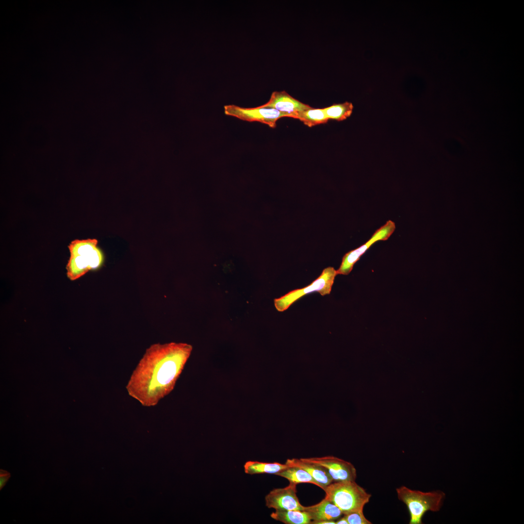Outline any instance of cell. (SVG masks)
<instances>
[{"mask_svg": "<svg viewBox=\"0 0 524 524\" xmlns=\"http://www.w3.org/2000/svg\"><path fill=\"white\" fill-rule=\"evenodd\" d=\"M312 524H336V521L332 520H324L314 522Z\"/></svg>", "mask_w": 524, "mask_h": 524, "instance_id": "20", "label": "cell"}, {"mask_svg": "<svg viewBox=\"0 0 524 524\" xmlns=\"http://www.w3.org/2000/svg\"><path fill=\"white\" fill-rule=\"evenodd\" d=\"M285 464L289 466L300 467L307 471L319 484L323 490L333 481L328 470L321 465L295 458L287 459Z\"/></svg>", "mask_w": 524, "mask_h": 524, "instance_id": "12", "label": "cell"}, {"mask_svg": "<svg viewBox=\"0 0 524 524\" xmlns=\"http://www.w3.org/2000/svg\"><path fill=\"white\" fill-rule=\"evenodd\" d=\"M348 524H371L364 516L363 511H355L344 515Z\"/></svg>", "mask_w": 524, "mask_h": 524, "instance_id": "18", "label": "cell"}, {"mask_svg": "<svg viewBox=\"0 0 524 524\" xmlns=\"http://www.w3.org/2000/svg\"><path fill=\"white\" fill-rule=\"evenodd\" d=\"M399 500L406 504L410 515L409 524H422L425 513L439 511L442 506L445 493L440 490L423 492L403 486L396 489Z\"/></svg>", "mask_w": 524, "mask_h": 524, "instance_id": "4", "label": "cell"}, {"mask_svg": "<svg viewBox=\"0 0 524 524\" xmlns=\"http://www.w3.org/2000/svg\"><path fill=\"white\" fill-rule=\"evenodd\" d=\"M395 229L394 222L390 220L387 221L383 226L376 230L366 243L344 255L340 267L336 270L337 274L348 275L355 263L373 244L378 241L387 240L393 233Z\"/></svg>", "mask_w": 524, "mask_h": 524, "instance_id": "7", "label": "cell"}, {"mask_svg": "<svg viewBox=\"0 0 524 524\" xmlns=\"http://www.w3.org/2000/svg\"><path fill=\"white\" fill-rule=\"evenodd\" d=\"M270 516L286 524H310L311 522L307 512L303 510H276Z\"/></svg>", "mask_w": 524, "mask_h": 524, "instance_id": "13", "label": "cell"}, {"mask_svg": "<svg viewBox=\"0 0 524 524\" xmlns=\"http://www.w3.org/2000/svg\"><path fill=\"white\" fill-rule=\"evenodd\" d=\"M325 498L338 507L344 515L363 511L371 495L355 481H338L326 486Z\"/></svg>", "mask_w": 524, "mask_h": 524, "instance_id": "3", "label": "cell"}, {"mask_svg": "<svg viewBox=\"0 0 524 524\" xmlns=\"http://www.w3.org/2000/svg\"><path fill=\"white\" fill-rule=\"evenodd\" d=\"M296 484L290 482L288 486L282 488L274 489L265 497V505L268 508L275 510H303L296 495Z\"/></svg>", "mask_w": 524, "mask_h": 524, "instance_id": "9", "label": "cell"}, {"mask_svg": "<svg viewBox=\"0 0 524 524\" xmlns=\"http://www.w3.org/2000/svg\"><path fill=\"white\" fill-rule=\"evenodd\" d=\"M289 467L285 463L248 461L244 465V469L245 472L249 475L258 474H272L276 475Z\"/></svg>", "mask_w": 524, "mask_h": 524, "instance_id": "14", "label": "cell"}, {"mask_svg": "<svg viewBox=\"0 0 524 524\" xmlns=\"http://www.w3.org/2000/svg\"><path fill=\"white\" fill-rule=\"evenodd\" d=\"M10 477V474L7 471L0 470V489L1 490L6 484Z\"/></svg>", "mask_w": 524, "mask_h": 524, "instance_id": "19", "label": "cell"}, {"mask_svg": "<svg viewBox=\"0 0 524 524\" xmlns=\"http://www.w3.org/2000/svg\"><path fill=\"white\" fill-rule=\"evenodd\" d=\"M192 349L184 343L150 345L127 384L129 395L144 407L156 406L174 389Z\"/></svg>", "mask_w": 524, "mask_h": 524, "instance_id": "1", "label": "cell"}, {"mask_svg": "<svg viewBox=\"0 0 524 524\" xmlns=\"http://www.w3.org/2000/svg\"><path fill=\"white\" fill-rule=\"evenodd\" d=\"M337 275V271L333 267L325 268L319 277L311 284L292 290L279 298H275L274 300L275 308L278 311H283L300 298L312 292H318L322 296L330 294Z\"/></svg>", "mask_w": 524, "mask_h": 524, "instance_id": "5", "label": "cell"}, {"mask_svg": "<svg viewBox=\"0 0 524 524\" xmlns=\"http://www.w3.org/2000/svg\"><path fill=\"white\" fill-rule=\"evenodd\" d=\"M294 118L300 120L309 127L326 123L328 120L324 109H314L312 107L296 114Z\"/></svg>", "mask_w": 524, "mask_h": 524, "instance_id": "16", "label": "cell"}, {"mask_svg": "<svg viewBox=\"0 0 524 524\" xmlns=\"http://www.w3.org/2000/svg\"><path fill=\"white\" fill-rule=\"evenodd\" d=\"M277 475L288 479L289 482L295 484L299 483H311L321 488L319 484L312 476L304 469L295 466H289L286 469L277 473Z\"/></svg>", "mask_w": 524, "mask_h": 524, "instance_id": "15", "label": "cell"}, {"mask_svg": "<svg viewBox=\"0 0 524 524\" xmlns=\"http://www.w3.org/2000/svg\"><path fill=\"white\" fill-rule=\"evenodd\" d=\"M225 114L241 120L253 122L257 121L274 128L278 119L289 115L276 109L262 107L243 108L235 105H227L224 107Z\"/></svg>", "mask_w": 524, "mask_h": 524, "instance_id": "6", "label": "cell"}, {"mask_svg": "<svg viewBox=\"0 0 524 524\" xmlns=\"http://www.w3.org/2000/svg\"><path fill=\"white\" fill-rule=\"evenodd\" d=\"M97 244L95 239L75 240L71 242L68 246L70 257L66 266L69 279H77L102 264L103 256Z\"/></svg>", "mask_w": 524, "mask_h": 524, "instance_id": "2", "label": "cell"}, {"mask_svg": "<svg viewBox=\"0 0 524 524\" xmlns=\"http://www.w3.org/2000/svg\"><path fill=\"white\" fill-rule=\"evenodd\" d=\"M325 468L333 481H355L357 471L350 462L332 456L300 458Z\"/></svg>", "mask_w": 524, "mask_h": 524, "instance_id": "8", "label": "cell"}, {"mask_svg": "<svg viewBox=\"0 0 524 524\" xmlns=\"http://www.w3.org/2000/svg\"><path fill=\"white\" fill-rule=\"evenodd\" d=\"M303 511L309 515L311 519L310 524L324 520L335 521L343 514L338 507L325 498L315 505L304 506Z\"/></svg>", "mask_w": 524, "mask_h": 524, "instance_id": "11", "label": "cell"}, {"mask_svg": "<svg viewBox=\"0 0 524 524\" xmlns=\"http://www.w3.org/2000/svg\"><path fill=\"white\" fill-rule=\"evenodd\" d=\"M348 524V522H347V521L346 518L345 517V516L344 515L343 517L340 518L339 519H338V520L337 521H336V524Z\"/></svg>", "mask_w": 524, "mask_h": 524, "instance_id": "21", "label": "cell"}, {"mask_svg": "<svg viewBox=\"0 0 524 524\" xmlns=\"http://www.w3.org/2000/svg\"><path fill=\"white\" fill-rule=\"evenodd\" d=\"M260 106L276 109L288 114L289 117L292 118H294L296 114L311 108L295 98L285 91L273 92L269 100Z\"/></svg>", "mask_w": 524, "mask_h": 524, "instance_id": "10", "label": "cell"}, {"mask_svg": "<svg viewBox=\"0 0 524 524\" xmlns=\"http://www.w3.org/2000/svg\"><path fill=\"white\" fill-rule=\"evenodd\" d=\"M353 108L352 103L346 101L343 103L333 104L323 109L328 120L340 121L346 119L351 115Z\"/></svg>", "mask_w": 524, "mask_h": 524, "instance_id": "17", "label": "cell"}]
</instances>
